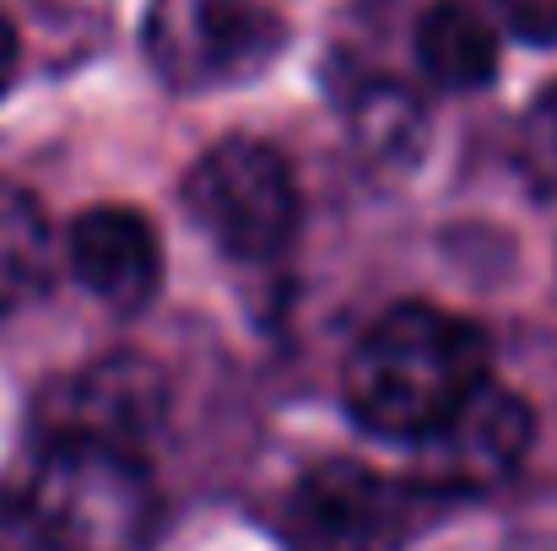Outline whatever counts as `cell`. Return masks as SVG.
I'll return each instance as SVG.
<instances>
[{
    "instance_id": "cell-6",
    "label": "cell",
    "mask_w": 557,
    "mask_h": 551,
    "mask_svg": "<svg viewBox=\"0 0 557 551\" xmlns=\"http://www.w3.org/2000/svg\"><path fill=\"white\" fill-rule=\"evenodd\" d=\"M169 422V373L141 352H109L54 378L38 395L33 438H82L147 460V443Z\"/></svg>"
},
{
    "instance_id": "cell-9",
    "label": "cell",
    "mask_w": 557,
    "mask_h": 551,
    "mask_svg": "<svg viewBox=\"0 0 557 551\" xmlns=\"http://www.w3.org/2000/svg\"><path fill=\"white\" fill-rule=\"evenodd\" d=\"M411 49H417L422 76L444 92H482L498 82V65H504L498 22H487L466 0H433L417 16Z\"/></svg>"
},
{
    "instance_id": "cell-8",
    "label": "cell",
    "mask_w": 557,
    "mask_h": 551,
    "mask_svg": "<svg viewBox=\"0 0 557 551\" xmlns=\"http://www.w3.org/2000/svg\"><path fill=\"white\" fill-rule=\"evenodd\" d=\"M60 260L71 281L114 314H141L163 287V243L158 227L136 205H87L71 216Z\"/></svg>"
},
{
    "instance_id": "cell-11",
    "label": "cell",
    "mask_w": 557,
    "mask_h": 551,
    "mask_svg": "<svg viewBox=\"0 0 557 551\" xmlns=\"http://www.w3.org/2000/svg\"><path fill=\"white\" fill-rule=\"evenodd\" d=\"M347 125H352V141L358 152L379 163V168H406L422 158V141H428V109L411 87L400 82H384L373 76L363 82L352 98H347Z\"/></svg>"
},
{
    "instance_id": "cell-1",
    "label": "cell",
    "mask_w": 557,
    "mask_h": 551,
    "mask_svg": "<svg viewBox=\"0 0 557 551\" xmlns=\"http://www.w3.org/2000/svg\"><path fill=\"white\" fill-rule=\"evenodd\" d=\"M487 378L493 347L482 325L433 303H395L347 352L342 400L363 433L411 449Z\"/></svg>"
},
{
    "instance_id": "cell-4",
    "label": "cell",
    "mask_w": 557,
    "mask_h": 551,
    "mask_svg": "<svg viewBox=\"0 0 557 551\" xmlns=\"http://www.w3.org/2000/svg\"><path fill=\"white\" fill-rule=\"evenodd\" d=\"M449 503L411 476H384L358 460L309 465L287 503L282 536L293 551H406Z\"/></svg>"
},
{
    "instance_id": "cell-7",
    "label": "cell",
    "mask_w": 557,
    "mask_h": 551,
    "mask_svg": "<svg viewBox=\"0 0 557 551\" xmlns=\"http://www.w3.org/2000/svg\"><path fill=\"white\" fill-rule=\"evenodd\" d=\"M531 443H536L531 400L504 389L498 378H487L476 395L460 400L455 416H444L422 443H411V454H417L411 481L444 503L476 498V492L515 481L520 465L531 460Z\"/></svg>"
},
{
    "instance_id": "cell-2",
    "label": "cell",
    "mask_w": 557,
    "mask_h": 551,
    "mask_svg": "<svg viewBox=\"0 0 557 551\" xmlns=\"http://www.w3.org/2000/svg\"><path fill=\"white\" fill-rule=\"evenodd\" d=\"M5 530L22 551H141L158 530V487L141 454L33 438L5 481Z\"/></svg>"
},
{
    "instance_id": "cell-12",
    "label": "cell",
    "mask_w": 557,
    "mask_h": 551,
    "mask_svg": "<svg viewBox=\"0 0 557 551\" xmlns=\"http://www.w3.org/2000/svg\"><path fill=\"white\" fill-rule=\"evenodd\" d=\"M515 168L542 200H557V82L531 98L515 130Z\"/></svg>"
},
{
    "instance_id": "cell-10",
    "label": "cell",
    "mask_w": 557,
    "mask_h": 551,
    "mask_svg": "<svg viewBox=\"0 0 557 551\" xmlns=\"http://www.w3.org/2000/svg\"><path fill=\"white\" fill-rule=\"evenodd\" d=\"M54 227L33 189L0 179V309L33 303L54 276Z\"/></svg>"
},
{
    "instance_id": "cell-5",
    "label": "cell",
    "mask_w": 557,
    "mask_h": 551,
    "mask_svg": "<svg viewBox=\"0 0 557 551\" xmlns=\"http://www.w3.org/2000/svg\"><path fill=\"white\" fill-rule=\"evenodd\" d=\"M287 49V22L271 0H152L141 54L169 92H222L265 76Z\"/></svg>"
},
{
    "instance_id": "cell-13",
    "label": "cell",
    "mask_w": 557,
    "mask_h": 551,
    "mask_svg": "<svg viewBox=\"0 0 557 551\" xmlns=\"http://www.w3.org/2000/svg\"><path fill=\"white\" fill-rule=\"evenodd\" d=\"M493 22L515 43H531V49L557 43V0H493Z\"/></svg>"
},
{
    "instance_id": "cell-3",
    "label": "cell",
    "mask_w": 557,
    "mask_h": 551,
    "mask_svg": "<svg viewBox=\"0 0 557 551\" xmlns=\"http://www.w3.org/2000/svg\"><path fill=\"white\" fill-rule=\"evenodd\" d=\"M185 211L227 260L271 265L298 238L304 195L293 179V163L271 141L227 136L189 163Z\"/></svg>"
},
{
    "instance_id": "cell-15",
    "label": "cell",
    "mask_w": 557,
    "mask_h": 551,
    "mask_svg": "<svg viewBox=\"0 0 557 551\" xmlns=\"http://www.w3.org/2000/svg\"><path fill=\"white\" fill-rule=\"evenodd\" d=\"M493 551H557V536H542V530H531V536H509V541H498Z\"/></svg>"
},
{
    "instance_id": "cell-14",
    "label": "cell",
    "mask_w": 557,
    "mask_h": 551,
    "mask_svg": "<svg viewBox=\"0 0 557 551\" xmlns=\"http://www.w3.org/2000/svg\"><path fill=\"white\" fill-rule=\"evenodd\" d=\"M16 71H22V38H16V22L0 11V98L16 87Z\"/></svg>"
}]
</instances>
